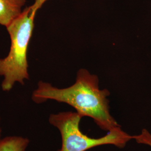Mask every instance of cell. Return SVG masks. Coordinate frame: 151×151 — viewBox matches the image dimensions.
Here are the masks:
<instances>
[{"instance_id":"7","label":"cell","mask_w":151,"mask_h":151,"mask_svg":"<svg viewBox=\"0 0 151 151\" xmlns=\"http://www.w3.org/2000/svg\"><path fill=\"white\" fill-rule=\"evenodd\" d=\"M48 0H35L34 3L32 5L30 6L31 10L33 12L37 13L39 9H40L42 6Z\"/></svg>"},{"instance_id":"2","label":"cell","mask_w":151,"mask_h":151,"mask_svg":"<svg viewBox=\"0 0 151 151\" xmlns=\"http://www.w3.org/2000/svg\"><path fill=\"white\" fill-rule=\"evenodd\" d=\"M37 13L30 6L25 7L22 14L6 27L11 39L8 55L0 58V76L4 77L1 87L4 91H10L15 83L24 84L29 78L27 53L32 36Z\"/></svg>"},{"instance_id":"6","label":"cell","mask_w":151,"mask_h":151,"mask_svg":"<svg viewBox=\"0 0 151 151\" xmlns=\"http://www.w3.org/2000/svg\"><path fill=\"white\" fill-rule=\"evenodd\" d=\"M133 138L138 143L144 144L151 147V134L146 129L142 130L140 134L133 136Z\"/></svg>"},{"instance_id":"3","label":"cell","mask_w":151,"mask_h":151,"mask_svg":"<svg viewBox=\"0 0 151 151\" xmlns=\"http://www.w3.org/2000/svg\"><path fill=\"white\" fill-rule=\"evenodd\" d=\"M82 117L77 112L67 111L51 114L50 124L58 128L62 137L61 148L58 151H86L99 146L111 145L124 147L133 136L129 135L121 127L109 131L106 135L93 138L84 134L80 129Z\"/></svg>"},{"instance_id":"4","label":"cell","mask_w":151,"mask_h":151,"mask_svg":"<svg viewBox=\"0 0 151 151\" xmlns=\"http://www.w3.org/2000/svg\"><path fill=\"white\" fill-rule=\"evenodd\" d=\"M26 0H0V25L7 27L22 14Z\"/></svg>"},{"instance_id":"1","label":"cell","mask_w":151,"mask_h":151,"mask_svg":"<svg viewBox=\"0 0 151 151\" xmlns=\"http://www.w3.org/2000/svg\"><path fill=\"white\" fill-rule=\"evenodd\" d=\"M107 89L100 90L97 76L85 69L78 71L76 80L72 86L58 88L43 81L39 82L33 92L32 100L42 103L48 100L65 103L74 108L82 117L88 116L105 131L121 127L110 113Z\"/></svg>"},{"instance_id":"8","label":"cell","mask_w":151,"mask_h":151,"mask_svg":"<svg viewBox=\"0 0 151 151\" xmlns=\"http://www.w3.org/2000/svg\"><path fill=\"white\" fill-rule=\"evenodd\" d=\"M0 121H1V119H0ZM1 127H0V140H1Z\"/></svg>"},{"instance_id":"5","label":"cell","mask_w":151,"mask_h":151,"mask_svg":"<svg viewBox=\"0 0 151 151\" xmlns=\"http://www.w3.org/2000/svg\"><path fill=\"white\" fill-rule=\"evenodd\" d=\"M29 140L22 137H7L0 140V151H26Z\"/></svg>"}]
</instances>
